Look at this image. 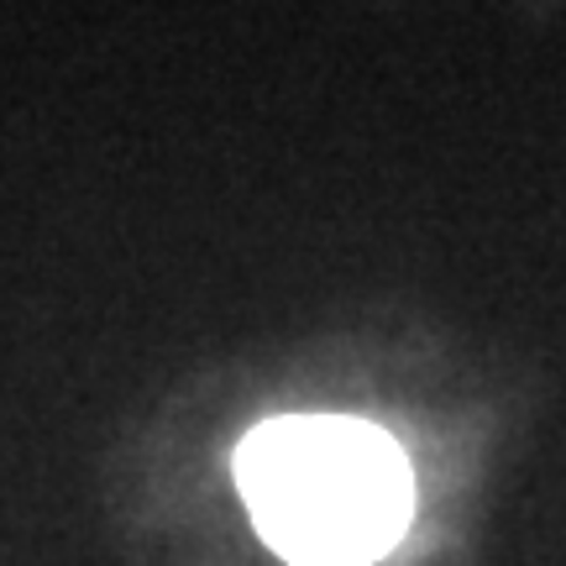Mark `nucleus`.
<instances>
[{"instance_id": "obj_1", "label": "nucleus", "mask_w": 566, "mask_h": 566, "mask_svg": "<svg viewBox=\"0 0 566 566\" xmlns=\"http://www.w3.org/2000/svg\"><path fill=\"white\" fill-rule=\"evenodd\" d=\"M252 525L289 566H373L405 541L415 483L399 441L352 415H283L237 446Z\"/></svg>"}]
</instances>
